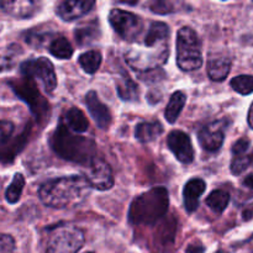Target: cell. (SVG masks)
<instances>
[{"label": "cell", "instance_id": "1", "mask_svg": "<svg viewBox=\"0 0 253 253\" xmlns=\"http://www.w3.org/2000/svg\"><path fill=\"white\" fill-rule=\"evenodd\" d=\"M169 26L165 22H152L142 46L131 47L125 53L126 62L137 72H152L162 67L169 56Z\"/></svg>", "mask_w": 253, "mask_h": 253}, {"label": "cell", "instance_id": "2", "mask_svg": "<svg viewBox=\"0 0 253 253\" xmlns=\"http://www.w3.org/2000/svg\"><path fill=\"white\" fill-rule=\"evenodd\" d=\"M90 192L91 187L83 175H68L43 183L39 195L46 207L72 209L83 204Z\"/></svg>", "mask_w": 253, "mask_h": 253}, {"label": "cell", "instance_id": "3", "mask_svg": "<svg viewBox=\"0 0 253 253\" xmlns=\"http://www.w3.org/2000/svg\"><path fill=\"white\" fill-rule=\"evenodd\" d=\"M49 146L63 160L83 166L88 165L96 153V145L91 138L72 132L63 121L59 123L52 133Z\"/></svg>", "mask_w": 253, "mask_h": 253}, {"label": "cell", "instance_id": "4", "mask_svg": "<svg viewBox=\"0 0 253 253\" xmlns=\"http://www.w3.org/2000/svg\"><path fill=\"white\" fill-rule=\"evenodd\" d=\"M169 208V194L165 187L152 188L138 195L128 209V222L131 225H155L160 221Z\"/></svg>", "mask_w": 253, "mask_h": 253}, {"label": "cell", "instance_id": "5", "mask_svg": "<svg viewBox=\"0 0 253 253\" xmlns=\"http://www.w3.org/2000/svg\"><path fill=\"white\" fill-rule=\"evenodd\" d=\"M177 64L183 72H193L203 66L202 43L198 34L184 26L177 35Z\"/></svg>", "mask_w": 253, "mask_h": 253}, {"label": "cell", "instance_id": "6", "mask_svg": "<svg viewBox=\"0 0 253 253\" xmlns=\"http://www.w3.org/2000/svg\"><path fill=\"white\" fill-rule=\"evenodd\" d=\"M85 242L84 232L73 225L54 227L47 240L46 253H77Z\"/></svg>", "mask_w": 253, "mask_h": 253}, {"label": "cell", "instance_id": "7", "mask_svg": "<svg viewBox=\"0 0 253 253\" xmlns=\"http://www.w3.org/2000/svg\"><path fill=\"white\" fill-rule=\"evenodd\" d=\"M24 78L30 79L37 85L42 86L44 91L52 93L57 86V77L52 62L46 57L25 61L20 67Z\"/></svg>", "mask_w": 253, "mask_h": 253}, {"label": "cell", "instance_id": "8", "mask_svg": "<svg viewBox=\"0 0 253 253\" xmlns=\"http://www.w3.org/2000/svg\"><path fill=\"white\" fill-rule=\"evenodd\" d=\"M11 86L15 93H16V95L20 96L30 106V110H31V113L34 114L37 120H48L49 111H51L49 104L41 95L39 86L34 82L24 78V81H16L11 83Z\"/></svg>", "mask_w": 253, "mask_h": 253}, {"label": "cell", "instance_id": "9", "mask_svg": "<svg viewBox=\"0 0 253 253\" xmlns=\"http://www.w3.org/2000/svg\"><path fill=\"white\" fill-rule=\"evenodd\" d=\"M109 21L116 34L126 41H135L143 29L140 16L121 9L111 10L109 14Z\"/></svg>", "mask_w": 253, "mask_h": 253}, {"label": "cell", "instance_id": "10", "mask_svg": "<svg viewBox=\"0 0 253 253\" xmlns=\"http://www.w3.org/2000/svg\"><path fill=\"white\" fill-rule=\"evenodd\" d=\"M84 178L91 188L98 190H109L114 185V175L110 166L101 158L94 157L86 165Z\"/></svg>", "mask_w": 253, "mask_h": 253}, {"label": "cell", "instance_id": "11", "mask_svg": "<svg viewBox=\"0 0 253 253\" xmlns=\"http://www.w3.org/2000/svg\"><path fill=\"white\" fill-rule=\"evenodd\" d=\"M167 145L179 162L184 163V165H189L194 161L195 152L194 148H193L192 140L183 131L173 130L168 135Z\"/></svg>", "mask_w": 253, "mask_h": 253}, {"label": "cell", "instance_id": "12", "mask_svg": "<svg viewBox=\"0 0 253 253\" xmlns=\"http://www.w3.org/2000/svg\"><path fill=\"white\" fill-rule=\"evenodd\" d=\"M200 146L208 152H216L221 148L225 140L224 121H216L204 126L198 135Z\"/></svg>", "mask_w": 253, "mask_h": 253}, {"label": "cell", "instance_id": "13", "mask_svg": "<svg viewBox=\"0 0 253 253\" xmlns=\"http://www.w3.org/2000/svg\"><path fill=\"white\" fill-rule=\"evenodd\" d=\"M85 105L88 108L89 114L95 121L96 126L101 130H106L111 125L113 116H111L110 110L105 104H103L99 99L96 91L90 90L85 95Z\"/></svg>", "mask_w": 253, "mask_h": 253}, {"label": "cell", "instance_id": "14", "mask_svg": "<svg viewBox=\"0 0 253 253\" xmlns=\"http://www.w3.org/2000/svg\"><path fill=\"white\" fill-rule=\"evenodd\" d=\"M94 5L93 0H66L57 6L56 12L63 21H73L88 14Z\"/></svg>", "mask_w": 253, "mask_h": 253}, {"label": "cell", "instance_id": "15", "mask_svg": "<svg viewBox=\"0 0 253 253\" xmlns=\"http://www.w3.org/2000/svg\"><path fill=\"white\" fill-rule=\"evenodd\" d=\"M41 4L32 0H5L0 1V7L10 16L17 19H26L31 17L39 11Z\"/></svg>", "mask_w": 253, "mask_h": 253}, {"label": "cell", "instance_id": "16", "mask_svg": "<svg viewBox=\"0 0 253 253\" xmlns=\"http://www.w3.org/2000/svg\"><path fill=\"white\" fill-rule=\"evenodd\" d=\"M207 189V184L202 178H193L188 180L183 189V203L188 212H194L199 208L200 197Z\"/></svg>", "mask_w": 253, "mask_h": 253}, {"label": "cell", "instance_id": "17", "mask_svg": "<svg viewBox=\"0 0 253 253\" xmlns=\"http://www.w3.org/2000/svg\"><path fill=\"white\" fill-rule=\"evenodd\" d=\"M100 36V29H99V22L95 19L89 22H84L76 27L74 37L79 46H86V44L93 43L95 40Z\"/></svg>", "mask_w": 253, "mask_h": 253}, {"label": "cell", "instance_id": "18", "mask_svg": "<svg viewBox=\"0 0 253 253\" xmlns=\"http://www.w3.org/2000/svg\"><path fill=\"white\" fill-rule=\"evenodd\" d=\"M163 133V126L158 121L153 123H141L136 126L135 136L140 142L150 143L157 140Z\"/></svg>", "mask_w": 253, "mask_h": 253}, {"label": "cell", "instance_id": "19", "mask_svg": "<svg viewBox=\"0 0 253 253\" xmlns=\"http://www.w3.org/2000/svg\"><path fill=\"white\" fill-rule=\"evenodd\" d=\"M64 125L74 133H83L88 130L89 121L84 113L77 108L69 109L64 114Z\"/></svg>", "mask_w": 253, "mask_h": 253}, {"label": "cell", "instance_id": "20", "mask_svg": "<svg viewBox=\"0 0 253 253\" xmlns=\"http://www.w3.org/2000/svg\"><path fill=\"white\" fill-rule=\"evenodd\" d=\"M29 132L30 130H25L19 137L15 138L12 142H10V140L7 141L4 145V148H0V161L1 162H11L14 161L15 156L17 153H20L22 151V148L26 145L27 140H29Z\"/></svg>", "mask_w": 253, "mask_h": 253}, {"label": "cell", "instance_id": "21", "mask_svg": "<svg viewBox=\"0 0 253 253\" xmlns=\"http://www.w3.org/2000/svg\"><path fill=\"white\" fill-rule=\"evenodd\" d=\"M231 69V61L225 57L212 58L208 62V76L211 81L221 82L229 76Z\"/></svg>", "mask_w": 253, "mask_h": 253}, {"label": "cell", "instance_id": "22", "mask_svg": "<svg viewBox=\"0 0 253 253\" xmlns=\"http://www.w3.org/2000/svg\"><path fill=\"white\" fill-rule=\"evenodd\" d=\"M116 89H118L119 96L125 101L137 100L140 95L137 84L128 77V74H123L120 78H118Z\"/></svg>", "mask_w": 253, "mask_h": 253}, {"label": "cell", "instance_id": "23", "mask_svg": "<svg viewBox=\"0 0 253 253\" xmlns=\"http://www.w3.org/2000/svg\"><path fill=\"white\" fill-rule=\"evenodd\" d=\"M185 101H187V96H185V94L183 91H175V93L172 94V96L169 99V103H168L165 111V116L168 123L174 124L177 121L180 113H182L183 108H184Z\"/></svg>", "mask_w": 253, "mask_h": 253}, {"label": "cell", "instance_id": "24", "mask_svg": "<svg viewBox=\"0 0 253 253\" xmlns=\"http://www.w3.org/2000/svg\"><path fill=\"white\" fill-rule=\"evenodd\" d=\"M101 53L95 49H91V51L84 52L79 56L78 62L81 64V67L83 68V71L88 74H94L99 69L101 64Z\"/></svg>", "mask_w": 253, "mask_h": 253}, {"label": "cell", "instance_id": "25", "mask_svg": "<svg viewBox=\"0 0 253 253\" xmlns=\"http://www.w3.org/2000/svg\"><path fill=\"white\" fill-rule=\"evenodd\" d=\"M49 52L58 59H69L73 56V48L66 37L58 36L49 43Z\"/></svg>", "mask_w": 253, "mask_h": 253}, {"label": "cell", "instance_id": "26", "mask_svg": "<svg viewBox=\"0 0 253 253\" xmlns=\"http://www.w3.org/2000/svg\"><path fill=\"white\" fill-rule=\"evenodd\" d=\"M230 203V194L222 189H216L207 198V205L216 214L225 211Z\"/></svg>", "mask_w": 253, "mask_h": 253}, {"label": "cell", "instance_id": "27", "mask_svg": "<svg viewBox=\"0 0 253 253\" xmlns=\"http://www.w3.org/2000/svg\"><path fill=\"white\" fill-rule=\"evenodd\" d=\"M25 187V178L21 173H16L12 178V182L10 183L9 187L5 192V199L10 204H16L20 200L22 194V190Z\"/></svg>", "mask_w": 253, "mask_h": 253}, {"label": "cell", "instance_id": "28", "mask_svg": "<svg viewBox=\"0 0 253 253\" xmlns=\"http://www.w3.org/2000/svg\"><path fill=\"white\" fill-rule=\"evenodd\" d=\"M231 86L235 91L241 95H249L253 93V77L252 76H239L231 81Z\"/></svg>", "mask_w": 253, "mask_h": 253}, {"label": "cell", "instance_id": "29", "mask_svg": "<svg viewBox=\"0 0 253 253\" xmlns=\"http://www.w3.org/2000/svg\"><path fill=\"white\" fill-rule=\"evenodd\" d=\"M252 163V160L250 156L241 155V156H235L234 160L231 162V173L235 175H240L242 172L249 168V166Z\"/></svg>", "mask_w": 253, "mask_h": 253}, {"label": "cell", "instance_id": "30", "mask_svg": "<svg viewBox=\"0 0 253 253\" xmlns=\"http://www.w3.org/2000/svg\"><path fill=\"white\" fill-rule=\"evenodd\" d=\"M152 12L158 15H166L170 14V12L177 11V4L172 1H165V0H157L150 4Z\"/></svg>", "mask_w": 253, "mask_h": 253}, {"label": "cell", "instance_id": "31", "mask_svg": "<svg viewBox=\"0 0 253 253\" xmlns=\"http://www.w3.org/2000/svg\"><path fill=\"white\" fill-rule=\"evenodd\" d=\"M14 124L6 120H0V147L10 140L11 135L14 133Z\"/></svg>", "mask_w": 253, "mask_h": 253}, {"label": "cell", "instance_id": "32", "mask_svg": "<svg viewBox=\"0 0 253 253\" xmlns=\"http://www.w3.org/2000/svg\"><path fill=\"white\" fill-rule=\"evenodd\" d=\"M15 250V241L10 235L0 234V253H12Z\"/></svg>", "mask_w": 253, "mask_h": 253}, {"label": "cell", "instance_id": "33", "mask_svg": "<svg viewBox=\"0 0 253 253\" xmlns=\"http://www.w3.org/2000/svg\"><path fill=\"white\" fill-rule=\"evenodd\" d=\"M250 148V141L247 138H240L239 141L234 143L232 146V153L235 156H241L245 155L247 152V150Z\"/></svg>", "mask_w": 253, "mask_h": 253}, {"label": "cell", "instance_id": "34", "mask_svg": "<svg viewBox=\"0 0 253 253\" xmlns=\"http://www.w3.org/2000/svg\"><path fill=\"white\" fill-rule=\"evenodd\" d=\"M12 66H14V61L10 57L1 56L0 54V72L10 71L12 68Z\"/></svg>", "mask_w": 253, "mask_h": 253}, {"label": "cell", "instance_id": "35", "mask_svg": "<svg viewBox=\"0 0 253 253\" xmlns=\"http://www.w3.org/2000/svg\"><path fill=\"white\" fill-rule=\"evenodd\" d=\"M204 247H203V245L200 244H192L188 246L187 249V253H203L204 252Z\"/></svg>", "mask_w": 253, "mask_h": 253}, {"label": "cell", "instance_id": "36", "mask_svg": "<svg viewBox=\"0 0 253 253\" xmlns=\"http://www.w3.org/2000/svg\"><path fill=\"white\" fill-rule=\"evenodd\" d=\"M242 215H244V219L246 220V221H247V220L253 219V205H251L250 208H247V209L245 210L244 214H242Z\"/></svg>", "mask_w": 253, "mask_h": 253}, {"label": "cell", "instance_id": "37", "mask_svg": "<svg viewBox=\"0 0 253 253\" xmlns=\"http://www.w3.org/2000/svg\"><path fill=\"white\" fill-rule=\"evenodd\" d=\"M244 185L245 187L250 188V189H253V174H249L244 179Z\"/></svg>", "mask_w": 253, "mask_h": 253}, {"label": "cell", "instance_id": "38", "mask_svg": "<svg viewBox=\"0 0 253 253\" xmlns=\"http://www.w3.org/2000/svg\"><path fill=\"white\" fill-rule=\"evenodd\" d=\"M249 125L251 126V128H253V103L249 111Z\"/></svg>", "mask_w": 253, "mask_h": 253}, {"label": "cell", "instance_id": "39", "mask_svg": "<svg viewBox=\"0 0 253 253\" xmlns=\"http://www.w3.org/2000/svg\"><path fill=\"white\" fill-rule=\"evenodd\" d=\"M217 253H222V252H217Z\"/></svg>", "mask_w": 253, "mask_h": 253}, {"label": "cell", "instance_id": "40", "mask_svg": "<svg viewBox=\"0 0 253 253\" xmlns=\"http://www.w3.org/2000/svg\"><path fill=\"white\" fill-rule=\"evenodd\" d=\"M252 163H253V160H252Z\"/></svg>", "mask_w": 253, "mask_h": 253}]
</instances>
